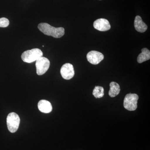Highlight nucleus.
Segmentation results:
<instances>
[{
	"instance_id": "nucleus-1",
	"label": "nucleus",
	"mask_w": 150,
	"mask_h": 150,
	"mask_svg": "<svg viewBox=\"0 0 150 150\" xmlns=\"http://www.w3.org/2000/svg\"><path fill=\"white\" fill-rule=\"evenodd\" d=\"M38 28L45 35L51 36L55 38H60L65 34L64 28H55L47 23H40L38 25Z\"/></svg>"
},
{
	"instance_id": "nucleus-2",
	"label": "nucleus",
	"mask_w": 150,
	"mask_h": 150,
	"mask_svg": "<svg viewBox=\"0 0 150 150\" xmlns=\"http://www.w3.org/2000/svg\"><path fill=\"white\" fill-rule=\"evenodd\" d=\"M43 55V52L40 49L33 48L23 52L21 55V59L25 62L31 63L36 61Z\"/></svg>"
},
{
	"instance_id": "nucleus-3",
	"label": "nucleus",
	"mask_w": 150,
	"mask_h": 150,
	"mask_svg": "<svg viewBox=\"0 0 150 150\" xmlns=\"http://www.w3.org/2000/svg\"><path fill=\"white\" fill-rule=\"evenodd\" d=\"M7 125L9 131L15 133L17 131L20 123L19 116L15 112H11L7 117Z\"/></svg>"
},
{
	"instance_id": "nucleus-4",
	"label": "nucleus",
	"mask_w": 150,
	"mask_h": 150,
	"mask_svg": "<svg viewBox=\"0 0 150 150\" xmlns=\"http://www.w3.org/2000/svg\"><path fill=\"white\" fill-rule=\"evenodd\" d=\"M139 98V96L136 94L129 93L126 95L123 102L124 107L129 111L136 110Z\"/></svg>"
},
{
	"instance_id": "nucleus-5",
	"label": "nucleus",
	"mask_w": 150,
	"mask_h": 150,
	"mask_svg": "<svg viewBox=\"0 0 150 150\" xmlns=\"http://www.w3.org/2000/svg\"><path fill=\"white\" fill-rule=\"evenodd\" d=\"M50 65L49 60L46 57H40L36 61L35 66L36 73L38 75H42L46 73L49 69Z\"/></svg>"
},
{
	"instance_id": "nucleus-6",
	"label": "nucleus",
	"mask_w": 150,
	"mask_h": 150,
	"mask_svg": "<svg viewBox=\"0 0 150 150\" xmlns=\"http://www.w3.org/2000/svg\"><path fill=\"white\" fill-rule=\"evenodd\" d=\"M61 74L62 77L66 80H70L75 74L74 67L71 64L67 63L62 66L61 69Z\"/></svg>"
},
{
	"instance_id": "nucleus-7",
	"label": "nucleus",
	"mask_w": 150,
	"mask_h": 150,
	"mask_svg": "<svg viewBox=\"0 0 150 150\" xmlns=\"http://www.w3.org/2000/svg\"><path fill=\"white\" fill-rule=\"evenodd\" d=\"M87 59L91 64L96 65L100 63L104 59V56L102 53L98 51H92L88 53Z\"/></svg>"
},
{
	"instance_id": "nucleus-8",
	"label": "nucleus",
	"mask_w": 150,
	"mask_h": 150,
	"mask_svg": "<svg viewBox=\"0 0 150 150\" xmlns=\"http://www.w3.org/2000/svg\"><path fill=\"white\" fill-rule=\"evenodd\" d=\"M93 26L95 29L101 31H105L110 28V23L107 19L100 18L96 20L93 23Z\"/></svg>"
},
{
	"instance_id": "nucleus-9",
	"label": "nucleus",
	"mask_w": 150,
	"mask_h": 150,
	"mask_svg": "<svg viewBox=\"0 0 150 150\" xmlns=\"http://www.w3.org/2000/svg\"><path fill=\"white\" fill-rule=\"evenodd\" d=\"M134 27L138 32H145L147 30V25L142 20V18L139 16H137L134 20Z\"/></svg>"
},
{
	"instance_id": "nucleus-10",
	"label": "nucleus",
	"mask_w": 150,
	"mask_h": 150,
	"mask_svg": "<svg viewBox=\"0 0 150 150\" xmlns=\"http://www.w3.org/2000/svg\"><path fill=\"white\" fill-rule=\"evenodd\" d=\"M38 106L39 110L43 113H49L52 110V106L51 103L45 100H40L38 102Z\"/></svg>"
},
{
	"instance_id": "nucleus-11",
	"label": "nucleus",
	"mask_w": 150,
	"mask_h": 150,
	"mask_svg": "<svg viewBox=\"0 0 150 150\" xmlns=\"http://www.w3.org/2000/svg\"><path fill=\"white\" fill-rule=\"evenodd\" d=\"M150 59V50L147 48H143L142 49V53L138 56L137 62L139 64H141L149 60Z\"/></svg>"
},
{
	"instance_id": "nucleus-12",
	"label": "nucleus",
	"mask_w": 150,
	"mask_h": 150,
	"mask_svg": "<svg viewBox=\"0 0 150 150\" xmlns=\"http://www.w3.org/2000/svg\"><path fill=\"white\" fill-rule=\"evenodd\" d=\"M120 86L115 82H111L110 84V90H109V96L111 97H114L118 95L120 91Z\"/></svg>"
},
{
	"instance_id": "nucleus-13",
	"label": "nucleus",
	"mask_w": 150,
	"mask_h": 150,
	"mask_svg": "<svg viewBox=\"0 0 150 150\" xmlns=\"http://www.w3.org/2000/svg\"><path fill=\"white\" fill-rule=\"evenodd\" d=\"M93 95L96 98H100L104 96V89L99 86H96L93 91Z\"/></svg>"
},
{
	"instance_id": "nucleus-14",
	"label": "nucleus",
	"mask_w": 150,
	"mask_h": 150,
	"mask_svg": "<svg viewBox=\"0 0 150 150\" xmlns=\"http://www.w3.org/2000/svg\"><path fill=\"white\" fill-rule=\"evenodd\" d=\"M9 24V21L7 18H0V27H7Z\"/></svg>"
}]
</instances>
